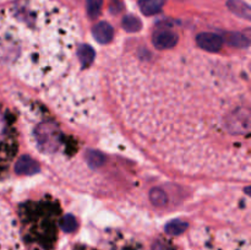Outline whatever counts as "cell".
<instances>
[{
    "mask_svg": "<svg viewBox=\"0 0 251 250\" xmlns=\"http://www.w3.org/2000/svg\"><path fill=\"white\" fill-rule=\"evenodd\" d=\"M77 39L75 19L55 0H20L0 11V65L32 87L65 71Z\"/></svg>",
    "mask_w": 251,
    "mask_h": 250,
    "instance_id": "cell-1",
    "label": "cell"
},
{
    "mask_svg": "<svg viewBox=\"0 0 251 250\" xmlns=\"http://www.w3.org/2000/svg\"><path fill=\"white\" fill-rule=\"evenodd\" d=\"M17 132L11 115L0 105V172L7 169L14 161L17 149Z\"/></svg>",
    "mask_w": 251,
    "mask_h": 250,
    "instance_id": "cell-2",
    "label": "cell"
},
{
    "mask_svg": "<svg viewBox=\"0 0 251 250\" xmlns=\"http://www.w3.org/2000/svg\"><path fill=\"white\" fill-rule=\"evenodd\" d=\"M152 43L158 50H167L176 47L178 43V36L169 29H159L152 37Z\"/></svg>",
    "mask_w": 251,
    "mask_h": 250,
    "instance_id": "cell-3",
    "label": "cell"
},
{
    "mask_svg": "<svg viewBox=\"0 0 251 250\" xmlns=\"http://www.w3.org/2000/svg\"><path fill=\"white\" fill-rule=\"evenodd\" d=\"M196 42H198V46L200 48H202L206 51H210V53H216L222 47V38L218 34L210 33V32L199 34Z\"/></svg>",
    "mask_w": 251,
    "mask_h": 250,
    "instance_id": "cell-4",
    "label": "cell"
},
{
    "mask_svg": "<svg viewBox=\"0 0 251 250\" xmlns=\"http://www.w3.org/2000/svg\"><path fill=\"white\" fill-rule=\"evenodd\" d=\"M93 36H95L96 41L100 44L109 43L114 36V31L113 27L110 26L108 22L102 21L98 22L95 27H93Z\"/></svg>",
    "mask_w": 251,
    "mask_h": 250,
    "instance_id": "cell-5",
    "label": "cell"
},
{
    "mask_svg": "<svg viewBox=\"0 0 251 250\" xmlns=\"http://www.w3.org/2000/svg\"><path fill=\"white\" fill-rule=\"evenodd\" d=\"M39 171L38 164L36 163L34 159H32L28 156H22L21 158L17 159L16 166H15V172L17 174H24V175H31L36 174Z\"/></svg>",
    "mask_w": 251,
    "mask_h": 250,
    "instance_id": "cell-6",
    "label": "cell"
},
{
    "mask_svg": "<svg viewBox=\"0 0 251 250\" xmlns=\"http://www.w3.org/2000/svg\"><path fill=\"white\" fill-rule=\"evenodd\" d=\"M164 2H166V0H140L139 6L142 14L146 15V16H151V15L161 11Z\"/></svg>",
    "mask_w": 251,
    "mask_h": 250,
    "instance_id": "cell-7",
    "label": "cell"
},
{
    "mask_svg": "<svg viewBox=\"0 0 251 250\" xmlns=\"http://www.w3.org/2000/svg\"><path fill=\"white\" fill-rule=\"evenodd\" d=\"M228 7L233 14L245 20H250V6L243 0H228Z\"/></svg>",
    "mask_w": 251,
    "mask_h": 250,
    "instance_id": "cell-8",
    "label": "cell"
},
{
    "mask_svg": "<svg viewBox=\"0 0 251 250\" xmlns=\"http://www.w3.org/2000/svg\"><path fill=\"white\" fill-rule=\"evenodd\" d=\"M150 200L157 207H163L168 202V196L161 188H153L150 193Z\"/></svg>",
    "mask_w": 251,
    "mask_h": 250,
    "instance_id": "cell-9",
    "label": "cell"
},
{
    "mask_svg": "<svg viewBox=\"0 0 251 250\" xmlns=\"http://www.w3.org/2000/svg\"><path fill=\"white\" fill-rule=\"evenodd\" d=\"M186 229H188V223L180 220L172 221L166 225V233H168L169 235H180Z\"/></svg>",
    "mask_w": 251,
    "mask_h": 250,
    "instance_id": "cell-10",
    "label": "cell"
},
{
    "mask_svg": "<svg viewBox=\"0 0 251 250\" xmlns=\"http://www.w3.org/2000/svg\"><path fill=\"white\" fill-rule=\"evenodd\" d=\"M123 27H124L125 31L127 32H137L141 29L142 24L140 21V19H137L136 16H132V15H127L123 20Z\"/></svg>",
    "mask_w": 251,
    "mask_h": 250,
    "instance_id": "cell-11",
    "label": "cell"
},
{
    "mask_svg": "<svg viewBox=\"0 0 251 250\" xmlns=\"http://www.w3.org/2000/svg\"><path fill=\"white\" fill-rule=\"evenodd\" d=\"M78 58H80V61L82 63L83 66L90 65L91 63L95 59V50H93L91 47L88 46H82L80 49H78Z\"/></svg>",
    "mask_w": 251,
    "mask_h": 250,
    "instance_id": "cell-12",
    "label": "cell"
},
{
    "mask_svg": "<svg viewBox=\"0 0 251 250\" xmlns=\"http://www.w3.org/2000/svg\"><path fill=\"white\" fill-rule=\"evenodd\" d=\"M230 46L237 47V48H248L249 47V39L242 33H232L228 39Z\"/></svg>",
    "mask_w": 251,
    "mask_h": 250,
    "instance_id": "cell-13",
    "label": "cell"
},
{
    "mask_svg": "<svg viewBox=\"0 0 251 250\" xmlns=\"http://www.w3.org/2000/svg\"><path fill=\"white\" fill-rule=\"evenodd\" d=\"M103 0H87V14L91 19H96L102 10Z\"/></svg>",
    "mask_w": 251,
    "mask_h": 250,
    "instance_id": "cell-14",
    "label": "cell"
},
{
    "mask_svg": "<svg viewBox=\"0 0 251 250\" xmlns=\"http://www.w3.org/2000/svg\"><path fill=\"white\" fill-rule=\"evenodd\" d=\"M86 161H87V163L90 164V166L98 168V167H100L104 163V157H103V154L98 153V152L91 151L88 152V154L86 156Z\"/></svg>",
    "mask_w": 251,
    "mask_h": 250,
    "instance_id": "cell-15",
    "label": "cell"
},
{
    "mask_svg": "<svg viewBox=\"0 0 251 250\" xmlns=\"http://www.w3.org/2000/svg\"><path fill=\"white\" fill-rule=\"evenodd\" d=\"M76 227H77V223H76L75 217L73 215H66L63 221V225H61L64 232L71 233L76 229Z\"/></svg>",
    "mask_w": 251,
    "mask_h": 250,
    "instance_id": "cell-16",
    "label": "cell"
},
{
    "mask_svg": "<svg viewBox=\"0 0 251 250\" xmlns=\"http://www.w3.org/2000/svg\"><path fill=\"white\" fill-rule=\"evenodd\" d=\"M151 250H172V248L169 247L168 244H166V243L159 242V240H158V242L153 243Z\"/></svg>",
    "mask_w": 251,
    "mask_h": 250,
    "instance_id": "cell-17",
    "label": "cell"
},
{
    "mask_svg": "<svg viewBox=\"0 0 251 250\" xmlns=\"http://www.w3.org/2000/svg\"><path fill=\"white\" fill-rule=\"evenodd\" d=\"M0 1H4V0H0Z\"/></svg>",
    "mask_w": 251,
    "mask_h": 250,
    "instance_id": "cell-18",
    "label": "cell"
}]
</instances>
